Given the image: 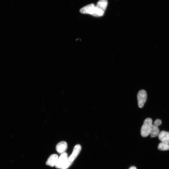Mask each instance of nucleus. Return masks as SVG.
<instances>
[{
    "mask_svg": "<svg viewBox=\"0 0 169 169\" xmlns=\"http://www.w3.org/2000/svg\"><path fill=\"white\" fill-rule=\"evenodd\" d=\"M108 5L107 0H100L96 6L94 16L100 17L103 16Z\"/></svg>",
    "mask_w": 169,
    "mask_h": 169,
    "instance_id": "f257e3e1",
    "label": "nucleus"
},
{
    "mask_svg": "<svg viewBox=\"0 0 169 169\" xmlns=\"http://www.w3.org/2000/svg\"><path fill=\"white\" fill-rule=\"evenodd\" d=\"M67 148V143L65 141L60 142L57 144L56 147V149L57 152L61 154L65 153Z\"/></svg>",
    "mask_w": 169,
    "mask_h": 169,
    "instance_id": "1a4fd4ad",
    "label": "nucleus"
},
{
    "mask_svg": "<svg viewBox=\"0 0 169 169\" xmlns=\"http://www.w3.org/2000/svg\"><path fill=\"white\" fill-rule=\"evenodd\" d=\"M96 5L94 4H89L84 7L80 10V12L83 14H87L94 16Z\"/></svg>",
    "mask_w": 169,
    "mask_h": 169,
    "instance_id": "39448f33",
    "label": "nucleus"
},
{
    "mask_svg": "<svg viewBox=\"0 0 169 169\" xmlns=\"http://www.w3.org/2000/svg\"><path fill=\"white\" fill-rule=\"evenodd\" d=\"M72 163V162H71L68 159L60 169H67L71 165Z\"/></svg>",
    "mask_w": 169,
    "mask_h": 169,
    "instance_id": "f8f14e48",
    "label": "nucleus"
},
{
    "mask_svg": "<svg viewBox=\"0 0 169 169\" xmlns=\"http://www.w3.org/2000/svg\"><path fill=\"white\" fill-rule=\"evenodd\" d=\"M137 98L138 107L142 108L147 100V94L145 90H140L138 93Z\"/></svg>",
    "mask_w": 169,
    "mask_h": 169,
    "instance_id": "20e7f679",
    "label": "nucleus"
},
{
    "mask_svg": "<svg viewBox=\"0 0 169 169\" xmlns=\"http://www.w3.org/2000/svg\"><path fill=\"white\" fill-rule=\"evenodd\" d=\"M129 169H137L134 166H132L130 167Z\"/></svg>",
    "mask_w": 169,
    "mask_h": 169,
    "instance_id": "ddd939ff",
    "label": "nucleus"
},
{
    "mask_svg": "<svg viewBox=\"0 0 169 169\" xmlns=\"http://www.w3.org/2000/svg\"><path fill=\"white\" fill-rule=\"evenodd\" d=\"M68 159V154L64 153L61 155L58 158L56 167L57 168H61Z\"/></svg>",
    "mask_w": 169,
    "mask_h": 169,
    "instance_id": "0eeeda50",
    "label": "nucleus"
},
{
    "mask_svg": "<svg viewBox=\"0 0 169 169\" xmlns=\"http://www.w3.org/2000/svg\"><path fill=\"white\" fill-rule=\"evenodd\" d=\"M159 140L162 142L169 144V132L162 131L160 132L158 135Z\"/></svg>",
    "mask_w": 169,
    "mask_h": 169,
    "instance_id": "9d476101",
    "label": "nucleus"
},
{
    "mask_svg": "<svg viewBox=\"0 0 169 169\" xmlns=\"http://www.w3.org/2000/svg\"><path fill=\"white\" fill-rule=\"evenodd\" d=\"M82 149V147L79 144H77L76 145L73 149V152L69 158L68 160L71 162H73L76 159L77 157L80 154Z\"/></svg>",
    "mask_w": 169,
    "mask_h": 169,
    "instance_id": "423d86ee",
    "label": "nucleus"
},
{
    "mask_svg": "<svg viewBox=\"0 0 169 169\" xmlns=\"http://www.w3.org/2000/svg\"><path fill=\"white\" fill-rule=\"evenodd\" d=\"M158 148L161 151H167L169 150V144L161 142L159 145Z\"/></svg>",
    "mask_w": 169,
    "mask_h": 169,
    "instance_id": "9b49d317",
    "label": "nucleus"
},
{
    "mask_svg": "<svg viewBox=\"0 0 169 169\" xmlns=\"http://www.w3.org/2000/svg\"><path fill=\"white\" fill-rule=\"evenodd\" d=\"M58 156L56 154H53L50 156L46 162L47 165L51 167L55 166L58 159Z\"/></svg>",
    "mask_w": 169,
    "mask_h": 169,
    "instance_id": "6e6552de",
    "label": "nucleus"
},
{
    "mask_svg": "<svg viewBox=\"0 0 169 169\" xmlns=\"http://www.w3.org/2000/svg\"><path fill=\"white\" fill-rule=\"evenodd\" d=\"M162 123V121L159 119H157L155 121L152 125L149 134L151 137L153 138L158 136L160 133L159 126Z\"/></svg>",
    "mask_w": 169,
    "mask_h": 169,
    "instance_id": "7ed1b4c3",
    "label": "nucleus"
},
{
    "mask_svg": "<svg viewBox=\"0 0 169 169\" xmlns=\"http://www.w3.org/2000/svg\"><path fill=\"white\" fill-rule=\"evenodd\" d=\"M152 119L150 118H146L144 120L141 131V134L143 137H146L149 135L153 125Z\"/></svg>",
    "mask_w": 169,
    "mask_h": 169,
    "instance_id": "f03ea898",
    "label": "nucleus"
}]
</instances>
